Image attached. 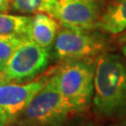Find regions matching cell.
Returning <instances> with one entry per match:
<instances>
[{
	"instance_id": "obj_4",
	"label": "cell",
	"mask_w": 126,
	"mask_h": 126,
	"mask_svg": "<svg viewBox=\"0 0 126 126\" xmlns=\"http://www.w3.org/2000/svg\"><path fill=\"white\" fill-rule=\"evenodd\" d=\"M108 48L107 36L99 30H74L63 27L55 37L53 54L62 62H95L99 56L108 52Z\"/></svg>"
},
{
	"instance_id": "obj_15",
	"label": "cell",
	"mask_w": 126,
	"mask_h": 126,
	"mask_svg": "<svg viewBox=\"0 0 126 126\" xmlns=\"http://www.w3.org/2000/svg\"><path fill=\"white\" fill-rule=\"evenodd\" d=\"M118 42H119V44L120 45H122V44H124V43H126V32L122 35L120 38H119V40H118Z\"/></svg>"
},
{
	"instance_id": "obj_10",
	"label": "cell",
	"mask_w": 126,
	"mask_h": 126,
	"mask_svg": "<svg viewBox=\"0 0 126 126\" xmlns=\"http://www.w3.org/2000/svg\"><path fill=\"white\" fill-rule=\"evenodd\" d=\"M33 16L10 15L0 11V35L29 37Z\"/></svg>"
},
{
	"instance_id": "obj_18",
	"label": "cell",
	"mask_w": 126,
	"mask_h": 126,
	"mask_svg": "<svg viewBox=\"0 0 126 126\" xmlns=\"http://www.w3.org/2000/svg\"><path fill=\"white\" fill-rule=\"evenodd\" d=\"M82 126H97V125H95V124L92 123V122H89V123H86V124H84V125Z\"/></svg>"
},
{
	"instance_id": "obj_2",
	"label": "cell",
	"mask_w": 126,
	"mask_h": 126,
	"mask_svg": "<svg viewBox=\"0 0 126 126\" xmlns=\"http://www.w3.org/2000/svg\"><path fill=\"white\" fill-rule=\"evenodd\" d=\"M78 115L63 99L52 74L12 126H71Z\"/></svg>"
},
{
	"instance_id": "obj_9",
	"label": "cell",
	"mask_w": 126,
	"mask_h": 126,
	"mask_svg": "<svg viewBox=\"0 0 126 126\" xmlns=\"http://www.w3.org/2000/svg\"><path fill=\"white\" fill-rule=\"evenodd\" d=\"M58 31L59 23L56 19L46 13L38 12L32 19L29 38L42 48L50 50Z\"/></svg>"
},
{
	"instance_id": "obj_12",
	"label": "cell",
	"mask_w": 126,
	"mask_h": 126,
	"mask_svg": "<svg viewBox=\"0 0 126 126\" xmlns=\"http://www.w3.org/2000/svg\"><path fill=\"white\" fill-rule=\"evenodd\" d=\"M26 38L14 35H0V70H4L11 55Z\"/></svg>"
},
{
	"instance_id": "obj_16",
	"label": "cell",
	"mask_w": 126,
	"mask_h": 126,
	"mask_svg": "<svg viewBox=\"0 0 126 126\" xmlns=\"http://www.w3.org/2000/svg\"><path fill=\"white\" fill-rule=\"evenodd\" d=\"M6 82V75L3 70H0V83Z\"/></svg>"
},
{
	"instance_id": "obj_7",
	"label": "cell",
	"mask_w": 126,
	"mask_h": 126,
	"mask_svg": "<svg viewBox=\"0 0 126 126\" xmlns=\"http://www.w3.org/2000/svg\"><path fill=\"white\" fill-rule=\"evenodd\" d=\"M55 19L63 27L74 30H97L104 10L101 0H56Z\"/></svg>"
},
{
	"instance_id": "obj_3",
	"label": "cell",
	"mask_w": 126,
	"mask_h": 126,
	"mask_svg": "<svg viewBox=\"0 0 126 126\" xmlns=\"http://www.w3.org/2000/svg\"><path fill=\"white\" fill-rule=\"evenodd\" d=\"M94 67V62L68 60L53 73L63 99L79 115L92 107Z\"/></svg>"
},
{
	"instance_id": "obj_11",
	"label": "cell",
	"mask_w": 126,
	"mask_h": 126,
	"mask_svg": "<svg viewBox=\"0 0 126 126\" xmlns=\"http://www.w3.org/2000/svg\"><path fill=\"white\" fill-rule=\"evenodd\" d=\"M10 4L16 11L22 13H46L55 19L56 0H11Z\"/></svg>"
},
{
	"instance_id": "obj_6",
	"label": "cell",
	"mask_w": 126,
	"mask_h": 126,
	"mask_svg": "<svg viewBox=\"0 0 126 126\" xmlns=\"http://www.w3.org/2000/svg\"><path fill=\"white\" fill-rule=\"evenodd\" d=\"M49 77L29 82L0 83V126H12L34 96L45 85Z\"/></svg>"
},
{
	"instance_id": "obj_5",
	"label": "cell",
	"mask_w": 126,
	"mask_h": 126,
	"mask_svg": "<svg viewBox=\"0 0 126 126\" xmlns=\"http://www.w3.org/2000/svg\"><path fill=\"white\" fill-rule=\"evenodd\" d=\"M50 63L49 50L26 38L11 55L4 68L6 82L30 80L45 70Z\"/></svg>"
},
{
	"instance_id": "obj_1",
	"label": "cell",
	"mask_w": 126,
	"mask_h": 126,
	"mask_svg": "<svg viewBox=\"0 0 126 126\" xmlns=\"http://www.w3.org/2000/svg\"><path fill=\"white\" fill-rule=\"evenodd\" d=\"M93 111L102 121L117 122L126 115V60L106 53L95 61Z\"/></svg>"
},
{
	"instance_id": "obj_8",
	"label": "cell",
	"mask_w": 126,
	"mask_h": 126,
	"mask_svg": "<svg viewBox=\"0 0 126 126\" xmlns=\"http://www.w3.org/2000/svg\"><path fill=\"white\" fill-rule=\"evenodd\" d=\"M97 30L109 35H119L125 31L126 0H113L104 8Z\"/></svg>"
},
{
	"instance_id": "obj_13",
	"label": "cell",
	"mask_w": 126,
	"mask_h": 126,
	"mask_svg": "<svg viewBox=\"0 0 126 126\" xmlns=\"http://www.w3.org/2000/svg\"><path fill=\"white\" fill-rule=\"evenodd\" d=\"M11 0H0V11L6 12L9 9Z\"/></svg>"
},
{
	"instance_id": "obj_14",
	"label": "cell",
	"mask_w": 126,
	"mask_h": 126,
	"mask_svg": "<svg viewBox=\"0 0 126 126\" xmlns=\"http://www.w3.org/2000/svg\"><path fill=\"white\" fill-rule=\"evenodd\" d=\"M112 126H126V115L123 118H122L121 120L115 122V123Z\"/></svg>"
},
{
	"instance_id": "obj_17",
	"label": "cell",
	"mask_w": 126,
	"mask_h": 126,
	"mask_svg": "<svg viewBox=\"0 0 126 126\" xmlns=\"http://www.w3.org/2000/svg\"><path fill=\"white\" fill-rule=\"evenodd\" d=\"M122 48H121V50H122V56H123V58L126 60V43L124 44H122Z\"/></svg>"
}]
</instances>
